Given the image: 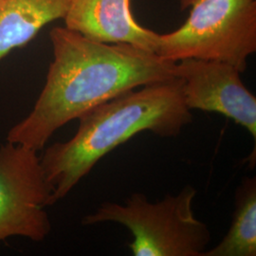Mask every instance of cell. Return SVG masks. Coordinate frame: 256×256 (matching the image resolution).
<instances>
[{"label":"cell","mask_w":256,"mask_h":256,"mask_svg":"<svg viewBox=\"0 0 256 256\" xmlns=\"http://www.w3.org/2000/svg\"><path fill=\"white\" fill-rule=\"evenodd\" d=\"M54 60L32 110L7 140L42 150L59 128L126 92L174 76V62L130 44L95 41L66 27L50 34Z\"/></svg>","instance_id":"obj_1"},{"label":"cell","mask_w":256,"mask_h":256,"mask_svg":"<svg viewBox=\"0 0 256 256\" xmlns=\"http://www.w3.org/2000/svg\"><path fill=\"white\" fill-rule=\"evenodd\" d=\"M70 140L48 147L40 156L54 203L62 200L112 150L138 133L176 137L192 122L183 99L182 81L174 77L124 93L79 118Z\"/></svg>","instance_id":"obj_2"},{"label":"cell","mask_w":256,"mask_h":256,"mask_svg":"<svg viewBox=\"0 0 256 256\" xmlns=\"http://www.w3.org/2000/svg\"><path fill=\"white\" fill-rule=\"evenodd\" d=\"M196 190L187 185L178 194L152 203L135 192L124 204L106 202L86 216L84 225L114 222L133 236L128 247L135 256H203L210 245L207 225L194 216Z\"/></svg>","instance_id":"obj_3"},{"label":"cell","mask_w":256,"mask_h":256,"mask_svg":"<svg viewBox=\"0 0 256 256\" xmlns=\"http://www.w3.org/2000/svg\"><path fill=\"white\" fill-rule=\"evenodd\" d=\"M189 9L182 26L160 34L155 54L162 59L218 61L242 74L256 52V0H180Z\"/></svg>","instance_id":"obj_4"},{"label":"cell","mask_w":256,"mask_h":256,"mask_svg":"<svg viewBox=\"0 0 256 256\" xmlns=\"http://www.w3.org/2000/svg\"><path fill=\"white\" fill-rule=\"evenodd\" d=\"M37 152L8 140L0 146V241L40 242L52 230L46 208L54 204V191Z\"/></svg>","instance_id":"obj_5"},{"label":"cell","mask_w":256,"mask_h":256,"mask_svg":"<svg viewBox=\"0 0 256 256\" xmlns=\"http://www.w3.org/2000/svg\"><path fill=\"white\" fill-rule=\"evenodd\" d=\"M232 64L200 59L176 62L174 76L182 81L186 106L216 112L246 128L256 138V98Z\"/></svg>","instance_id":"obj_6"},{"label":"cell","mask_w":256,"mask_h":256,"mask_svg":"<svg viewBox=\"0 0 256 256\" xmlns=\"http://www.w3.org/2000/svg\"><path fill=\"white\" fill-rule=\"evenodd\" d=\"M64 19L66 28L92 40L155 52L158 34L135 19L131 0H70Z\"/></svg>","instance_id":"obj_7"},{"label":"cell","mask_w":256,"mask_h":256,"mask_svg":"<svg viewBox=\"0 0 256 256\" xmlns=\"http://www.w3.org/2000/svg\"><path fill=\"white\" fill-rule=\"evenodd\" d=\"M70 0H0V60L25 46L50 22L64 18Z\"/></svg>","instance_id":"obj_8"},{"label":"cell","mask_w":256,"mask_h":256,"mask_svg":"<svg viewBox=\"0 0 256 256\" xmlns=\"http://www.w3.org/2000/svg\"><path fill=\"white\" fill-rule=\"evenodd\" d=\"M256 256V178L246 176L236 192V208L228 232L203 256Z\"/></svg>","instance_id":"obj_9"}]
</instances>
